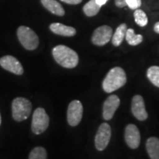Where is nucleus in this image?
<instances>
[{"label":"nucleus","mask_w":159,"mask_h":159,"mask_svg":"<svg viewBox=\"0 0 159 159\" xmlns=\"http://www.w3.org/2000/svg\"><path fill=\"white\" fill-rule=\"evenodd\" d=\"M49 118L43 108L35 109L33 115L31 129L33 134L40 135L46 131L49 127Z\"/></svg>","instance_id":"5"},{"label":"nucleus","mask_w":159,"mask_h":159,"mask_svg":"<svg viewBox=\"0 0 159 159\" xmlns=\"http://www.w3.org/2000/svg\"><path fill=\"white\" fill-rule=\"evenodd\" d=\"M125 140L130 148L136 149L139 148L141 142V135L136 125L130 124L126 127L125 131Z\"/></svg>","instance_id":"10"},{"label":"nucleus","mask_w":159,"mask_h":159,"mask_svg":"<svg viewBox=\"0 0 159 159\" xmlns=\"http://www.w3.org/2000/svg\"><path fill=\"white\" fill-rule=\"evenodd\" d=\"M2 123V118H1V115H0V125H1Z\"/></svg>","instance_id":"27"},{"label":"nucleus","mask_w":159,"mask_h":159,"mask_svg":"<svg viewBox=\"0 0 159 159\" xmlns=\"http://www.w3.org/2000/svg\"><path fill=\"white\" fill-rule=\"evenodd\" d=\"M127 27L126 24H121L120 25L117 27L116 31H115L114 35H112V43L114 47H119L122 44L123 40L125 39V35H126Z\"/></svg>","instance_id":"16"},{"label":"nucleus","mask_w":159,"mask_h":159,"mask_svg":"<svg viewBox=\"0 0 159 159\" xmlns=\"http://www.w3.org/2000/svg\"><path fill=\"white\" fill-rule=\"evenodd\" d=\"M0 66L4 69L16 75H21L24 73V69L21 63L18 59L12 55H5L0 58Z\"/></svg>","instance_id":"9"},{"label":"nucleus","mask_w":159,"mask_h":159,"mask_svg":"<svg viewBox=\"0 0 159 159\" xmlns=\"http://www.w3.org/2000/svg\"><path fill=\"white\" fill-rule=\"evenodd\" d=\"M100 8L101 6L97 5L96 0H89L88 2L83 6V11L85 16L89 17H92L98 14Z\"/></svg>","instance_id":"17"},{"label":"nucleus","mask_w":159,"mask_h":159,"mask_svg":"<svg viewBox=\"0 0 159 159\" xmlns=\"http://www.w3.org/2000/svg\"><path fill=\"white\" fill-rule=\"evenodd\" d=\"M41 2L43 7L52 14L58 16H63L65 15L64 9L56 0H41Z\"/></svg>","instance_id":"14"},{"label":"nucleus","mask_w":159,"mask_h":159,"mask_svg":"<svg viewBox=\"0 0 159 159\" xmlns=\"http://www.w3.org/2000/svg\"><path fill=\"white\" fill-rule=\"evenodd\" d=\"M127 82V77L124 69L121 67L111 69L102 82V89L105 92L112 93L122 88Z\"/></svg>","instance_id":"2"},{"label":"nucleus","mask_w":159,"mask_h":159,"mask_svg":"<svg viewBox=\"0 0 159 159\" xmlns=\"http://www.w3.org/2000/svg\"><path fill=\"white\" fill-rule=\"evenodd\" d=\"M111 137V128L107 123H102L99 127L95 136L94 142L96 149L99 151L104 150L107 148Z\"/></svg>","instance_id":"6"},{"label":"nucleus","mask_w":159,"mask_h":159,"mask_svg":"<svg viewBox=\"0 0 159 159\" xmlns=\"http://www.w3.org/2000/svg\"><path fill=\"white\" fill-rule=\"evenodd\" d=\"M153 29H154V31L156 32V33L159 34V21H158V22H156V24H155Z\"/></svg>","instance_id":"26"},{"label":"nucleus","mask_w":159,"mask_h":159,"mask_svg":"<svg viewBox=\"0 0 159 159\" xmlns=\"http://www.w3.org/2000/svg\"><path fill=\"white\" fill-rule=\"evenodd\" d=\"M61 1L69 4V5H78V4L82 2L83 0H61Z\"/></svg>","instance_id":"24"},{"label":"nucleus","mask_w":159,"mask_h":159,"mask_svg":"<svg viewBox=\"0 0 159 159\" xmlns=\"http://www.w3.org/2000/svg\"><path fill=\"white\" fill-rule=\"evenodd\" d=\"M120 105V99L116 95H111L105 99L102 108V116L105 120H111Z\"/></svg>","instance_id":"11"},{"label":"nucleus","mask_w":159,"mask_h":159,"mask_svg":"<svg viewBox=\"0 0 159 159\" xmlns=\"http://www.w3.org/2000/svg\"><path fill=\"white\" fill-rule=\"evenodd\" d=\"M126 5L131 10L139 9L142 6V0H125Z\"/></svg>","instance_id":"22"},{"label":"nucleus","mask_w":159,"mask_h":159,"mask_svg":"<svg viewBox=\"0 0 159 159\" xmlns=\"http://www.w3.org/2000/svg\"><path fill=\"white\" fill-rule=\"evenodd\" d=\"M125 39L130 46H137L143 41V36L140 34H135L134 30L130 28L127 30Z\"/></svg>","instance_id":"18"},{"label":"nucleus","mask_w":159,"mask_h":159,"mask_svg":"<svg viewBox=\"0 0 159 159\" xmlns=\"http://www.w3.org/2000/svg\"><path fill=\"white\" fill-rule=\"evenodd\" d=\"M131 111L134 116L139 121H144L148 119V114L145 108L144 99L140 95H136L133 98Z\"/></svg>","instance_id":"12"},{"label":"nucleus","mask_w":159,"mask_h":159,"mask_svg":"<svg viewBox=\"0 0 159 159\" xmlns=\"http://www.w3.org/2000/svg\"><path fill=\"white\" fill-rule=\"evenodd\" d=\"M52 56L60 66L66 69H73L79 63L78 55L75 50L65 45H57L52 49Z\"/></svg>","instance_id":"1"},{"label":"nucleus","mask_w":159,"mask_h":159,"mask_svg":"<svg viewBox=\"0 0 159 159\" xmlns=\"http://www.w3.org/2000/svg\"><path fill=\"white\" fill-rule=\"evenodd\" d=\"M31 102L24 97H17L12 103V116L14 120L22 122L26 120L31 114Z\"/></svg>","instance_id":"3"},{"label":"nucleus","mask_w":159,"mask_h":159,"mask_svg":"<svg viewBox=\"0 0 159 159\" xmlns=\"http://www.w3.org/2000/svg\"><path fill=\"white\" fill-rule=\"evenodd\" d=\"M49 29L55 34L61 36L71 37L76 34L77 31L74 27L63 25L61 23H52L49 26Z\"/></svg>","instance_id":"13"},{"label":"nucleus","mask_w":159,"mask_h":159,"mask_svg":"<svg viewBox=\"0 0 159 159\" xmlns=\"http://www.w3.org/2000/svg\"><path fill=\"white\" fill-rule=\"evenodd\" d=\"M147 77L155 86L159 88V66H152L148 69Z\"/></svg>","instance_id":"19"},{"label":"nucleus","mask_w":159,"mask_h":159,"mask_svg":"<svg viewBox=\"0 0 159 159\" xmlns=\"http://www.w3.org/2000/svg\"><path fill=\"white\" fill-rule=\"evenodd\" d=\"M17 36L21 44L27 50H34L39 44V39L33 30L26 26H20L17 30Z\"/></svg>","instance_id":"4"},{"label":"nucleus","mask_w":159,"mask_h":159,"mask_svg":"<svg viewBox=\"0 0 159 159\" xmlns=\"http://www.w3.org/2000/svg\"><path fill=\"white\" fill-rule=\"evenodd\" d=\"M147 152L150 159H159V139L150 137L146 142Z\"/></svg>","instance_id":"15"},{"label":"nucleus","mask_w":159,"mask_h":159,"mask_svg":"<svg viewBox=\"0 0 159 159\" xmlns=\"http://www.w3.org/2000/svg\"><path fill=\"white\" fill-rule=\"evenodd\" d=\"M29 159H47V150L42 147H37L31 151Z\"/></svg>","instance_id":"21"},{"label":"nucleus","mask_w":159,"mask_h":159,"mask_svg":"<svg viewBox=\"0 0 159 159\" xmlns=\"http://www.w3.org/2000/svg\"><path fill=\"white\" fill-rule=\"evenodd\" d=\"M83 108L81 102L79 100H73L69 103L67 110V121L71 127L79 125L83 117Z\"/></svg>","instance_id":"7"},{"label":"nucleus","mask_w":159,"mask_h":159,"mask_svg":"<svg viewBox=\"0 0 159 159\" xmlns=\"http://www.w3.org/2000/svg\"><path fill=\"white\" fill-rule=\"evenodd\" d=\"M136 23L140 27H145L148 24V18L144 11L140 9L135 10L134 13Z\"/></svg>","instance_id":"20"},{"label":"nucleus","mask_w":159,"mask_h":159,"mask_svg":"<svg viewBox=\"0 0 159 159\" xmlns=\"http://www.w3.org/2000/svg\"><path fill=\"white\" fill-rule=\"evenodd\" d=\"M108 1V0H96V2L97 5H99V6H101V7H102V5H105Z\"/></svg>","instance_id":"25"},{"label":"nucleus","mask_w":159,"mask_h":159,"mask_svg":"<svg viewBox=\"0 0 159 159\" xmlns=\"http://www.w3.org/2000/svg\"><path fill=\"white\" fill-rule=\"evenodd\" d=\"M113 35V30L108 25H102L94 31L91 41L94 45L102 47L111 41Z\"/></svg>","instance_id":"8"},{"label":"nucleus","mask_w":159,"mask_h":159,"mask_svg":"<svg viewBox=\"0 0 159 159\" xmlns=\"http://www.w3.org/2000/svg\"><path fill=\"white\" fill-rule=\"evenodd\" d=\"M115 5H116L117 7H119V8H122V7L127 6L125 0H115Z\"/></svg>","instance_id":"23"}]
</instances>
